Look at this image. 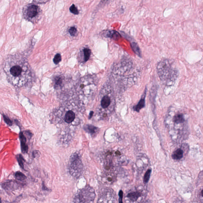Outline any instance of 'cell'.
<instances>
[{
  "mask_svg": "<svg viewBox=\"0 0 203 203\" xmlns=\"http://www.w3.org/2000/svg\"><path fill=\"white\" fill-rule=\"evenodd\" d=\"M3 70L8 81L15 87L24 86L32 76L27 59L21 54L8 56L4 62Z\"/></svg>",
  "mask_w": 203,
  "mask_h": 203,
  "instance_id": "6da1fadb",
  "label": "cell"
},
{
  "mask_svg": "<svg viewBox=\"0 0 203 203\" xmlns=\"http://www.w3.org/2000/svg\"><path fill=\"white\" fill-rule=\"evenodd\" d=\"M157 70L160 80L167 86L174 83L179 74L177 69L173 66L171 60L168 59L160 61L158 64Z\"/></svg>",
  "mask_w": 203,
  "mask_h": 203,
  "instance_id": "7a4b0ae2",
  "label": "cell"
},
{
  "mask_svg": "<svg viewBox=\"0 0 203 203\" xmlns=\"http://www.w3.org/2000/svg\"><path fill=\"white\" fill-rule=\"evenodd\" d=\"M133 65L132 61L128 58H124L115 64L112 70V77L123 81L134 80L136 74L133 71Z\"/></svg>",
  "mask_w": 203,
  "mask_h": 203,
  "instance_id": "3957f363",
  "label": "cell"
},
{
  "mask_svg": "<svg viewBox=\"0 0 203 203\" xmlns=\"http://www.w3.org/2000/svg\"><path fill=\"white\" fill-rule=\"evenodd\" d=\"M113 89L109 84H106L100 92V112L103 113V116H106L108 112H110L114 108Z\"/></svg>",
  "mask_w": 203,
  "mask_h": 203,
  "instance_id": "277c9868",
  "label": "cell"
},
{
  "mask_svg": "<svg viewBox=\"0 0 203 203\" xmlns=\"http://www.w3.org/2000/svg\"><path fill=\"white\" fill-rule=\"evenodd\" d=\"M95 196L94 189L89 185L86 186L77 192L73 203H93Z\"/></svg>",
  "mask_w": 203,
  "mask_h": 203,
  "instance_id": "5b68a950",
  "label": "cell"
},
{
  "mask_svg": "<svg viewBox=\"0 0 203 203\" xmlns=\"http://www.w3.org/2000/svg\"><path fill=\"white\" fill-rule=\"evenodd\" d=\"M83 166L80 155L77 153L73 154L70 157L68 164V171L73 178H78L82 175Z\"/></svg>",
  "mask_w": 203,
  "mask_h": 203,
  "instance_id": "8992f818",
  "label": "cell"
},
{
  "mask_svg": "<svg viewBox=\"0 0 203 203\" xmlns=\"http://www.w3.org/2000/svg\"><path fill=\"white\" fill-rule=\"evenodd\" d=\"M42 11L40 7L34 4H28L23 9L24 19L33 24L37 23L41 19Z\"/></svg>",
  "mask_w": 203,
  "mask_h": 203,
  "instance_id": "52a82bcc",
  "label": "cell"
},
{
  "mask_svg": "<svg viewBox=\"0 0 203 203\" xmlns=\"http://www.w3.org/2000/svg\"><path fill=\"white\" fill-rule=\"evenodd\" d=\"M146 192L143 186L135 187L129 191L125 198L126 203H139L144 199Z\"/></svg>",
  "mask_w": 203,
  "mask_h": 203,
  "instance_id": "ba28073f",
  "label": "cell"
},
{
  "mask_svg": "<svg viewBox=\"0 0 203 203\" xmlns=\"http://www.w3.org/2000/svg\"><path fill=\"white\" fill-rule=\"evenodd\" d=\"M116 195L111 188H105L99 196L97 203H115Z\"/></svg>",
  "mask_w": 203,
  "mask_h": 203,
  "instance_id": "9c48e42d",
  "label": "cell"
},
{
  "mask_svg": "<svg viewBox=\"0 0 203 203\" xmlns=\"http://www.w3.org/2000/svg\"><path fill=\"white\" fill-rule=\"evenodd\" d=\"M172 122L173 123V128H178V127L180 126H186L187 121L184 114L181 113H177L173 116L172 119Z\"/></svg>",
  "mask_w": 203,
  "mask_h": 203,
  "instance_id": "30bf717a",
  "label": "cell"
},
{
  "mask_svg": "<svg viewBox=\"0 0 203 203\" xmlns=\"http://www.w3.org/2000/svg\"><path fill=\"white\" fill-rule=\"evenodd\" d=\"M91 55V50L88 48H84L79 53V61L81 62H86L89 59Z\"/></svg>",
  "mask_w": 203,
  "mask_h": 203,
  "instance_id": "8fae6325",
  "label": "cell"
},
{
  "mask_svg": "<svg viewBox=\"0 0 203 203\" xmlns=\"http://www.w3.org/2000/svg\"><path fill=\"white\" fill-rule=\"evenodd\" d=\"M64 77L62 75H57L54 76L53 79L54 88H60L64 84Z\"/></svg>",
  "mask_w": 203,
  "mask_h": 203,
  "instance_id": "7c38bea8",
  "label": "cell"
},
{
  "mask_svg": "<svg viewBox=\"0 0 203 203\" xmlns=\"http://www.w3.org/2000/svg\"><path fill=\"white\" fill-rule=\"evenodd\" d=\"M184 149L182 148H177L172 153V158L175 160H181L184 156Z\"/></svg>",
  "mask_w": 203,
  "mask_h": 203,
  "instance_id": "4fadbf2b",
  "label": "cell"
},
{
  "mask_svg": "<svg viewBox=\"0 0 203 203\" xmlns=\"http://www.w3.org/2000/svg\"><path fill=\"white\" fill-rule=\"evenodd\" d=\"M19 139L21 141V146L22 151L24 153H27L28 150V147L26 144V138L23 132H20L19 134Z\"/></svg>",
  "mask_w": 203,
  "mask_h": 203,
  "instance_id": "5bb4252c",
  "label": "cell"
},
{
  "mask_svg": "<svg viewBox=\"0 0 203 203\" xmlns=\"http://www.w3.org/2000/svg\"><path fill=\"white\" fill-rule=\"evenodd\" d=\"M146 94V90L145 92H144L143 97H142L138 104L134 107L133 109L135 111L137 112H139L140 110H141L145 106Z\"/></svg>",
  "mask_w": 203,
  "mask_h": 203,
  "instance_id": "9a60e30c",
  "label": "cell"
},
{
  "mask_svg": "<svg viewBox=\"0 0 203 203\" xmlns=\"http://www.w3.org/2000/svg\"><path fill=\"white\" fill-rule=\"evenodd\" d=\"M75 118V114L73 112L70 110L65 113L64 120L65 122L68 123H70L73 122Z\"/></svg>",
  "mask_w": 203,
  "mask_h": 203,
  "instance_id": "2e32d148",
  "label": "cell"
},
{
  "mask_svg": "<svg viewBox=\"0 0 203 203\" xmlns=\"http://www.w3.org/2000/svg\"><path fill=\"white\" fill-rule=\"evenodd\" d=\"M84 129L91 135H96L98 131V129L97 127L91 125H86L84 127Z\"/></svg>",
  "mask_w": 203,
  "mask_h": 203,
  "instance_id": "e0dca14e",
  "label": "cell"
},
{
  "mask_svg": "<svg viewBox=\"0 0 203 203\" xmlns=\"http://www.w3.org/2000/svg\"><path fill=\"white\" fill-rule=\"evenodd\" d=\"M131 47L132 50L134 51L135 53L137 55L140 57H141V53L140 49L139 47H138V44L135 42H132L131 44Z\"/></svg>",
  "mask_w": 203,
  "mask_h": 203,
  "instance_id": "ac0fdd59",
  "label": "cell"
},
{
  "mask_svg": "<svg viewBox=\"0 0 203 203\" xmlns=\"http://www.w3.org/2000/svg\"><path fill=\"white\" fill-rule=\"evenodd\" d=\"M15 177L17 179L21 181H25L26 179V177L25 175L19 171H18L15 173Z\"/></svg>",
  "mask_w": 203,
  "mask_h": 203,
  "instance_id": "d6986e66",
  "label": "cell"
},
{
  "mask_svg": "<svg viewBox=\"0 0 203 203\" xmlns=\"http://www.w3.org/2000/svg\"><path fill=\"white\" fill-rule=\"evenodd\" d=\"M151 173V170H150V169L148 170L146 172L144 177V183L145 184H147L149 181Z\"/></svg>",
  "mask_w": 203,
  "mask_h": 203,
  "instance_id": "ffe728a7",
  "label": "cell"
},
{
  "mask_svg": "<svg viewBox=\"0 0 203 203\" xmlns=\"http://www.w3.org/2000/svg\"><path fill=\"white\" fill-rule=\"evenodd\" d=\"M68 32L70 36L75 37L77 34V29L75 27H71L69 29Z\"/></svg>",
  "mask_w": 203,
  "mask_h": 203,
  "instance_id": "44dd1931",
  "label": "cell"
},
{
  "mask_svg": "<svg viewBox=\"0 0 203 203\" xmlns=\"http://www.w3.org/2000/svg\"><path fill=\"white\" fill-rule=\"evenodd\" d=\"M70 10L71 13H73V14H75V15H77V14H79V10H78L77 8L75 7V4H72V5L70 7Z\"/></svg>",
  "mask_w": 203,
  "mask_h": 203,
  "instance_id": "7402d4cb",
  "label": "cell"
},
{
  "mask_svg": "<svg viewBox=\"0 0 203 203\" xmlns=\"http://www.w3.org/2000/svg\"><path fill=\"white\" fill-rule=\"evenodd\" d=\"M17 159L19 166H20L22 168H24V159H23V157L21 155H18V156H17Z\"/></svg>",
  "mask_w": 203,
  "mask_h": 203,
  "instance_id": "603a6c76",
  "label": "cell"
},
{
  "mask_svg": "<svg viewBox=\"0 0 203 203\" xmlns=\"http://www.w3.org/2000/svg\"><path fill=\"white\" fill-rule=\"evenodd\" d=\"M61 60L62 57L60 54H57L53 59V62L55 64H59V62H60Z\"/></svg>",
  "mask_w": 203,
  "mask_h": 203,
  "instance_id": "cb8c5ba5",
  "label": "cell"
},
{
  "mask_svg": "<svg viewBox=\"0 0 203 203\" xmlns=\"http://www.w3.org/2000/svg\"><path fill=\"white\" fill-rule=\"evenodd\" d=\"M3 117L4 119V121H5V122L7 124L9 125V126H12L13 123H12V121H11L9 117L4 115H3Z\"/></svg>",
  "mask_w": 203,
  "mask_h": 203,
  "instance_id": "d4e9b609",
  "label": "cell"
},
{
  "mask_svg": "<svg viewBox=\"0 0 203 203\" xmlns=\"http://www.w3.org/2000/svg\"><path fill=\"white\" fill-rule=\"evenodd\" d=\"M119 203H123L122 199L123 196V192L122 190H120L119 193Z\"/></svg>",
  "mask_w": 203,
  "mask_h": 203,
  "instance_id": "484cf974",
  "label": "cell"
},
{
  "mask_svg": "<svg viewBox=\"0 0 203 203\" xmlns=\"http://www.w3.org/2000/svg\"><path fill=\"white\" fill-rule=\"evenodd\" d=\"M201 194H202V196L203 197V190H202V191L201 192Z\"/></svg>",
  "mask_w": 203,
  "mask_h": 203,
  "instance_id": "4316f807",
  "label": "cell"
},
{
  "mask_svg": "<svg viewBox=\"0 0 203 203\" xmlns=\"http://www.w3.org/2000/svg\"></svg>",
  "mask_w": 203,
  "mask_h": 203,
  "instance_id": "83f0119b",
  "label": "cell"
}]
</instances>
